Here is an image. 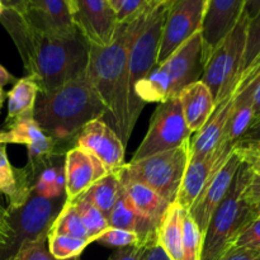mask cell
Here are the masks:
<instances>
[{"mask_svg": "<svg viewBox=\"0 0 260 260\" xmlns=\"http://www.w3.org/2000/svg\"><path fill=\"white\" fill-rule=\"evenodd\" d=\"M66 2H68L69 8H70V12H71V10H73V0H66Z\"/></svg>", "mask_w": 260, "mask_h": 260, "instance_id": "816d5d0a", "label": "cell"}, {"mask_svg": "<svg viewBox=\"0 0 260 260\" xmlns=\"http://www.w3.org/2000/svg\"><path fill=\"white\" fill-rule=\"evenodd\" d=\"M235 146L220 144L213 154L202 159H189L175 201L182 210H190L213 173L228 159Z\"/></svg>", "mask_w": 260, "mask_h": 260, "instance_id": "e0dca14e", "label": "cell"}, {"mask_svg": "<svg viewBox=\"0 0 260 260\" xmlns=\"http://www.w3.org/2000/svg\"><path fill=\"white\" fill-rule=\"evenodd\" d=\"M40 93L37 83L30 76L18 79L10 89L8 96V116L5 124L12 123L20 117L33 114L36 101Z\"/></svg>", "mask_w": 260, "mask_h": 260, "instance_id": "484cf974", "label": "cell"}, {"mask_svg": "<svg viewBox=\"0 0 260 260\" xmlns=\"http://www.w3.org/2000/svg\"><path fill=\"white\" fill-rule=\"evenodd\" d=\"M146 14L134 22L118 24L116 36L108 46L89 45L86 75L106 109L103 121L113 128L124 145L139 119L129 84V45Z\"/></svg>", "mask_w": 260, "mask_h": 260, "instance_id": "7a4b0ae2", "label": "cell"}, {"mask_svg": "<svg viewBox=\"0 0 260 260\" xmlns=\"http://www.w3.org/2000/svg\"><path fill=\"white\" fill-rule=\"evenodd\" d=\"M121 183L122 189L128 197L135 211L145 220L150 221L159 228L162 216L169 207V203L160 197L154 189L142 183L123 179L122 177Z\"/></svg>", "mask_w": 260, "mask_h": 260, "instance_id": "603a6c76", "label": "cell"}, {"mask_svg": "<svg viewBox=\"0 0 260 260\" xmlns=\"http://www.w3.org/2000/svg\"><path fill=\"white\" fill-rule=\"evenodd\" d=\"M33 177L27 165L14 168L7 154V145H0V201L7 200V210L13 211L24 205L32 194Z\"/></svg>", "mask_w": 260, "mask_h": 260, "instance_id": "ffe728a7", "label": "cell"}, {"mask_svg": "<svg viewBox=\"0 0 260 260\" xmlns=\"http://www.w3.org/2000/svg\"><path fill=\"white\" fill-rule=\"evenodd\" d=\"M90 244L91 241L86 240V239L73 238V236L60 235V234L55 233L47 234L48 250L56 260H65L80 256L86 246L90 245Z\"/></svg>", "mask_w": 260, "mask_h": 260, "instance_id": "f546056e", "label": "cell"}, {"mask_svg": "<svg viewBox=\"0 0 260 260\" xmlns=\"http://www.w3.org/2000/svg\"><path fill=\"white\" fill-rule=\"evenodd\" d=\"M17 80L18 79L15 78L14 75H12V74L4 68V66L0 65V86H2V88L3 86L8 85V84L15 83Z\"/></svg>", "mask_w": 260, "mask_h": 260, "instance_id": "bcb514c9", "label": "cell"}, {"mask_svg": "<svg viewBox=\"0 0 260 260\" xmlns=\"http://www.w3.org/2000/svg\"><path fill=\"white\" fill-rule=\"evenodd\" d=\"M121 168H119V169L107 173L83 196L108 218L121 194Z\"/></svg>", "mask_w": 260, "mask_h": 260, "instance_id": "4316f807", "label": "cell"}, {"mask_svg": "<svg viewBox=\"0 0 260 260\" xmlns=\"http://www.w3.org/2000/svg\"><path fill=\"white\" fill-rule=\"evenodd\" d=\"M73 203L75 205L76 211H78L79 216H80L81 221H83L84 226L88 231L89 238L93 243H95L96 239L109 229L108 218L84 196L76 198Z\"/></svg>", "mask_w": 260, "mask_h": 260, "instance_id": "f1b7e54d", "label": "cell"}, {"mask_svg": "<svg viewBox=\"0 0 260 260\" xmlns=\"http://www.w3.org/2000/svg\"><path fill=\"white\" fill-rule=\"evenodd\" d=\"M235 96L229 95L220 103L216 104V108L205 126L190 137V154L189 159H202L213 154L220 145L225 131L226 123L233 112Z\"/></svg>", "mask_w": 260, "mask_h": 260, "instance_id": "44dd1931", "label": "cell"}, {"mask_svg": "<svg viewBox=\"0 0 260 260\" xmlns=\"http://www.w3.org/2000/svg\"><path fill=\"white\" fill-rule=\"evenodd\" d=\"M169 8L156 5L144 17L139 29L135 33L128 51V71L135 112L140 117L144 107L135 99L134 88L157 65L162 28Z\"/></svg>", "mask_w": 260, "mask_h": 260, "instance_id": "ba28073f", "label": "cell"}, {"mask_svg": "<svg viewBox=\"0 0 260 260\" xmlns=\"http://www.w3.org/2000/svg\"><path fill=\"white\" fill-rule=\"evenodd\" d=\"M183 215L177 202L169 205L157 229V244L170 260H183Z\"/></svg>", "mask_w": 260, "mask_h": 260, "instance_id": "cb8c5ba5", "label": "cell"}, {"mask_svg": "<svg viewBox=\"0 0 260 260\" xmlns=\"http://www.w3.org/2000/svg\"><path fill=\"white\" fill-rule=\"evenodd\" d=\"M73 147L94 155L103 162L108 172L123 167L126 145L103 119L88 122L74 139Z\"/></svg>", "mask_w": 260, "mask_h": 260, "instance_id": "5bb4252c", "label": "cell"}, {"mask_svg": "<svg viewBox=\"0 0 260 260\" xmlns=\"http://www.w3.org/2000/svg\"><path fill=\"white\" fill-rule=\"evenodd\" d=\"M8 260H56L48 250L47 236L24 243Z\"/></svg>", "mask_w": 260, "mask_h": 260, "instance_id": "836d02e7", "label": "cell"}, {"mask_svg": "<svg viewBox=\"0 0 260 260\" xmlns=\"http://www.w3.org/2000/svg\"><path fill=\"white\" fill-rule=\"evenodd\" d=\"M184 121L190 134L200 131L216 108V102L208 86L202 80L194 81L177 95Z\"/></svg>", "mask_w": 260, "mask_h": 260, "instance_id": "7402d4cb", "label": "cell"}, {"mask_svg": "<svg viewBox=\"0 0 260 260\" xmlns=\"http://www.w3.org/2000/svg\"><path fill=\"white\" fill-rule=\"evenodd\" d=\"M254 211H255L256 217H260V203H259V205L254 206Z\"/></svg>", "mask_w": 260, "mask_h": 260, "instance_id": "f907efd6", "label": "cell"}, {"mask_svg": "<svg viewBox=\"0 0 260 260\" xmlns=\"http://www.w3.org/2000/svg\"><path fill=\"white\" fill-rule=\"evenodd\" d=\"M192 134L184 121L182 107L178 98L159 103L150 119L149 129L131 161L168 151L190 139Z\"/></svg>", "mask_w": 260, "mask_h": 260, "instance_id": "9c48e42d", "label": "cell"}, {"mask_svg": "<svg viewBox=\"0 0 260 260\" xmlns=\"http://www.w3.org/2000/svg\"><path fill=\"white\" fill-rule=\"evenodd\" d=\"M190 139L168 151L126 162L121 168V177L140 182L154 189L169 205L177 201L178 192L189 161Z\"/></svg>", "mask_w": 260, "mask_h": 260, "instance_id": "5b68a950", "label": "cell"}, {"mask_svg": "<svg viewBox=\"0 0 260 260\" xmlns=\"http://www.w3.org/2000/svg\"><path fill=\"white\" fill-rule=\"evenodd\" d=\"M218 260H260V250L230 248Z\"/></svg>", "mask_w": 260, "mask_h": 260, "instance_id": "f35d334b", "label": "cell"}, {"mask_svg": "<svg viewBox=\"0 0 260 260\" xmlns=\"http://www.w3.org/2000/svg\"><path fill=\"white\" fill-rule=\"evenodd\" d=\"M3 10H4V5H3L2 0H0V17H2V14H3Z\"/></svg>", "mask_w": 260, "mask_h": 260, "instance_id": "f5cc1de1", "label": "cell"}, {"mask_svg": "<svg viewBox=\"0 0 260 260\" xmlns=\"http://www.w3.org/2000/svg\"><path fill=\"white\" fill-rule=\"evenodd\" d=\"M4 9H14L18 12H24L27 0H2Z\"/></svg>", "mask_w": 260, "mask_h": 260, "instance_id": "f6af8a7d", "label": "cell"}, {"mask_svg": "<svg viewBox=\"0 0 260 260\" xmlns=\"http://www.w3.org/2000/svg\"><path fill=\"white\" fill-rule=\"evenodd\" d=\"M243 161V154H241L240 149L235 146L228 159L213 173L206 187L201 192L200 197L197 198L194 205L188 211L190 217L193 218L196 225L200 229L202 236H205L206 231H207L216 208L218 207V205L222 202L225 196L228 194L236 172H238L239 167Z\"/></svg>", "mask_w": 260, "mask_h": 260, "instance_id": "7c38bea8", "label": "cell"}, {"mask_svg": "<svg viewBox=\"0 0 260 260\" xmlns=\"http://www.w3.org/2000/svg\"><path fill=\"white\" fill-rule=\"evenodd\" d=\"M177 0H156V5H164V7L169 8L170 5H173Z\"/></svg>", "mask_w": 260, "mask_h": 260, "instance_id": "7dc6e473", "label": "cell"}, {"mask_svg": "<svg viewBox=\"0 0 260 260\" xmlns=\"http://www.w3.org/2000/svg\"><path fill=\"white\" fill-rule=\"evenodd\" d=\"M122 2H123V0H111V4H112V7H113V9L116 10V13H117V10H118V8L121 7Z\"/></svg>", "mask_w": 260, "mask_h": 260, "instance_id": "c3c4849f", "label": "cell"}, {"mask_svg": "<svg viewBox=\"0 0 260 260\" xmlns=\"http://www.w3.org/2000/svg\"><path fill=\"white\" fill-rule=\"evenodd\" d=\"M243 154L244 161L249 165L253 174L260 175V147H248L236 145Z\"/></svg>", "mask_w": 260, "mask_h": 260, "instance_id": "74e56055", "label": "cell"}, {"mask_svg": "<svg viewBox=\"0 0 260 260\" xmlns=\"http://www.w3.org/2000/svg\"><path fill=\"white\" fill-rule=\"evenodd\" d=\"M205 0H177L168 9L162 28L157 63L167 60L178 47L201 30Z\"/></svg>", "mask_w": 260, "mask_h": 260, "instance_id": "8fae6325", "label": "cell"}, {"mask_svg": "<svg viewBox=\"0 0 260 260\" xmlns=\"http://www.w3.org/2000/svg\"><path fill=\"white\" fill-rule=\"evenodd\" d=\"M36 28L53 36H74L79 33L66 0H27L20 12Z\"/></svg>", "mask_w": 260, "mask_h": 260, "instance_id": "d6986e66", "label": "cell"}, {"mask_svg": "<svg viewBox=\"0 0 260 260\" xmlns=\"http://www.w3.org/2000/svg\"><path fill=\"white\" fill-rule=\"evenodd\" d=\"M236 145L248 147H260V117L253 122L250 128L245 132Z\"/></svg>", "mask_w": 260, "mask_h": 260, "instance_id": "60d3db41", "label": "cell"}, {"mask_svg": "<svg viewBox=\"0 0 260 260\" xmlns=\"http://www.w3.org/2000/svg\"><path fill=\"white\" fill-rule=\"evenodd\" d=\"M65 260H80V256H75V258H70V259H65Z\"/></svg>", "mask_w": 260, "mask_h": 260, "instance_id": "db71d44e", "label": "cell"}, {"mask_svg": "<svg viewBox=\"0 0 260 260\" xmlns=\"http://www.w3.org/2000/svg\"><path fill=\"white\" fill-rule=\"evenodd\" d=\"M95 243L101 245L107 246V248H128V246H144L139 235L134 231L122 230V229L109 228L108 230L104 231Z\"/></svg>", "mask_w": 260, "mask_h": 260, "instance_id": "d6a6232c", "label": "cell"}, {"mask_svg": "<svg viewBox=\"0 0 260 260\" xmlns=\"http://www.w3.org/2000/svg\"><path fill=\"white\" fill-rule=\"evenodd\" d=\"M260 12V0H246L245 4V14L249 19L255 17Z\"/></svg>", "mask_w": 260, "mask_h": 260, "instance_id": "ee69618b", "label": "cell"}, {"mask_svg": "<svg viewBox=\"0 0 260 260\" xmlns=\"http://www.w3.org/2000/svg\"><path fill=\"white\" fill-rule=\"evenodd\" d=\"M141 260H170V259L156 241V243L147 246Z\"/></svg>", "mask_w": 260, "mask_h": 260, "instance_id": "7bdbcfd3", "label": "cell"}, {"mask_svg": "<svg viewBox=\"0 0 260 260\" xmlns=\"http://www.w3.org/2000/svg\"><path fill=\"white\" fill-rule=\"evenodd\" d=\"M203 236L193 218L184 211L183 215V260H201Z\"/></svg>", "mask_w": 260, "mask_h": 260, "instance_id": "4dcf8cb0", "label": "cell"}, {"mask_svg": "<svg viewBox=\"0 0 260 260\" xmlns=\"http://www.w3.org/2000/svg\"><path fill=\"white\" fill-rule=\"evenodd\" d=\"M104 113L85 71L50 93H38L33 118L46 135L69 150L79 131L88 122L103 119Z\"/></svg>", "mask_w": 260, "mask_h": 260, "instance_id": "3957f363", "label": "cell"}, {"mask_svg": "<svg viewBox=\"0 0 260 260\" xmlns=\"http://www.w3.org/2000/svg\"><path fill=\"white\" fill-rule=\"evenodd\" d=\"M65 196L68 202H74L89 188L108 173L103 162L94 155L71 147L66 151L65 160Z\"/></svg>", "mask_w": 260, "mask_h": 260, "instance_id": "ac0fdd59", "label": "cell"}, {"mask_svg": "<svg viewBox=\"0 0 260 260\" xmlns=\"http://www.w3.org/2000/svg\"><path fill=\"white\" fill-rule=\"evenodd\" d=\"M208 4V0H205V10H206V7H207Z\"/></svg>", "mask_w": 260, "mask_h": 260, "instance_id": "11a10c76", "label": "cell"}, {"mask_svg": "<svg viewBox=\"0 0 260 260\" xmlns=\"http://www.w3.org/2000/svg\"><path fill=\"white\" fill-rule=\"evenodd\" d=\"M4 99H5V93L3 90V88L0 86V109L3 108V104H4Z\"/></svg>", "mask_w": 260, "mask_h": 260, "instance_id": "681fc988", "label": "cell"}, {"mask_svg": "<svg viewBox=\"0 0 260 260\" xmlns=\"http://www.w3.org/2000/svg\"><path fill=\"white\" fill-rule=\"evenodd\" d=\"M249 18L244 13L235 27L221 41L206 61L201 80L208 86L216 104L234 93L246 42Z\"/></svg>", "mask_w": 260, "mask_h": 260, "instance_id": "8992f818", "label": "cell"}, {"mask_svg": "<svg viewBox=\"0 0 260 260\" xmlns=\"http://www.w3.org/2000/svg\"><path fill=\"white\" fill-rule=\"evenodd\" d=\"M24 145L28 152L27 168L32 177L36 172L57 156H65L68 150L46 135L33 118V114L20 117L0 129V145Z\"/></svg>", "mask_w": 260, "mask_h": 260, "instance_id": "30bf717a", "label": "cell"}, {"mask_svg": "<svg viewBox=\"0 0 260 260\" xmlns=\"http://www.w3.org/2000/svg\"><path fill=\"white\" fill-rule=\"evenodd\" d=\"M65 156H57L38 169L33 177L32 193L50 200L65 198Z\"/></svg>", "mask_w": 260, "mask_h": 260, "instance_id": "d4e9b609", "label": "cell"}, {"mask_svg": "<svg viewBox=\"0 0 260 260\" xmlns=\"http://www.w3.org/2000/svg\"><path fill=\"white\" fill-rule=\"evenodd\" d=\"M48 233H55L60 234V235H68L73 236V238L90 240L88 231H86L85 226H84L83 221H81L80 216H79L78 211H76L75 205L73 202H68V201H65L60 213L57 215L56 220L53 221Z\"/></svg>", "mask_w": 260, "mask_h": 260, "instance_id": "83f0119b", "label": "cell"}, {"mask_svg": "<svg viewBox=\"0 0 260 260\" xmlns=\"http://www.w3.org/2000/svg\"><path fill=\"white\" fill-rule=\"evenodd\" d=\"M65 201V198L50 200L32 193L24 205L8 211L12 240L5 250L0 251V260L9 259L24 243L47 236Z\"/></svg>", "mask_w": 260, "mask_h": 260, "instance_id": "52a82bcc", "label": "cell"}, {"mask_svg": "<svg viewBox=\"0 0 260 260\" xmlns=\"http://www.w3.org/2000/svg\"><path fill=\"white\" fill-rule=\"evenodd\" d=\"M260 56V12L254 18L249 19L246 29V42L244 50L243 61H241L239 79L244 73L253 65L254 61ZM238 79V81H239ZM238 84V83H236Z\"/></svg>", "mask_w": 260, "mask_h": 260, "instance_id": "1f68e13d", "label": "cell"}, {"mask_svg": "<svg viewBox=\"0 0 260 260\" xmlns=\"http://www.w3.org/2000/svg\"><path fill=\"white\" fill-rule=\"evenodd\" d=\"M0 22L14 42L27 75L40 93H50L83 75L88 66L89 43L81 33L53 36L36 28L14 9H4Z\"/></svg>", "mask_w": 260, "mask_h": 260, "instance_id": "6da1fadb", "label": "cell"}, {"mask_svg": "<svg viewBox=\"0 0 260 260\" xmlns=\"http://www.w3.org/2000/svg\"><path fill=\"white\" fill-rule=\"evenodd\" d=\"M147 246H128L114 251L108 260H141Z\"/></svg>", "mask_w": 260, "mask_h": 260, "instance_id": "ab89813d", "label": "cell"}, {"mask_svg": "<svg viewBox=\"0 0 260 260\" xmlns=\"http://www.w3.org/2000/svg\"><path fill=\"white\" fill-rule=\"evenodd\" d=\"M71 15L89 45L104 47L113 41L118 22L111 0H73Z\"/></svg>", "mask_w": 260, "mask_h": 260, "instance_id": "4fadbf2b", "label": "cell"}, {"mask_svg": "<svg viewBox=\"0 0 260 260\" xmlns=\"http://www.w3.org/2000/svg\"><path fill=\"white\" fill-rule=\"evenodd\" d=\"M245 4L246 0H208L201 27L205 65L212 51L243 17Z\"/></svg>", "mask_w": 260, "mask_h": 260, "instance_id": "2e32d148", "label": "cell"}, {"mask_svg": "<svg viewBox=\"0 0 260 260\" xmlns=\"http://www.w3.org/2000/svg\"><path fill=\"white\" fill-rule=\"evenodd\" d=\"M154 7H156V0H123L116 13L117 22L118 24L134 22Z\"/></svg>", "mask_w": 260, "mask_h": 260, "instance_id": "e575fe53", "label": "cell"}, {"mask_svg": "<svg viewBox=\"0 0 260 260\" xmlns=\"http://www.w3.org/2000/svg\"><path fill=\"white\" fill-rule=\"evenodd\" d=\"M231 248H245L260 250V217L254 218L236 236Z\"/></svg>", "mask_w": 260, "mask_h": 260, "instance_id": "d590c367", "label": "cell"}, {"mask_svg": "<svg viewBox=\"0 0 260 260\" xmlns=\"http://www.w3.org/2000/svg\"><path fill=\"white\" fill-rule=\"evenodd\" d=\"M169 79L174 98L182 89L202 79L205 70L203 43L201 30L185 41L169 57L157 63Z\"/></svg>", "mask_w": 260, "mask_h": 260, "instance_id": "9a60e30c", "label": "cell"}, {"mask_svg": "<svg viewBox=\"0 0 260 260\" xmlns=\"http://www.w3.org/2000/svg\"><path fill=\"white\" fill-rule=\"evenodd\" d=\"M244 200L251 206L260 203V175L253 174L250 182L244 190Z\"/></svg>", "mask_w": 260, "mask_h": 260, "instance_id": "b9f144b4", "label": "cell"}, {"mask_svg": "<svg viewBox=\"0 0 260 260\" xmlns=\"http://www.w3.org/2000/svg\"><path fill=\"white\" fill-rule=\"evenodd\" d=\"M12 240V228L9 223V212L7 206L0 201V251L5 250Z\"/></svg>", "mask_w": 260, "mask_h": 260, "instance_id": "8d00e7d4", "label": "cell"}, {"mask_svg": "<svg viewBox=\"0 0 260 260\" xmlns=\"http://www.w3.org/2000/svg\"><path fill=\"white\" fill-rule=\"evenodd\" d=\"M253 177L246 161L241 162L228 194L218 205L203 236L201 260H218L233 245L236 236L256 218L254 206L244 200V190Z\"/></svg>", "mask_w": 260, "mask_h": 260, "instance_id": "277c9868", "label": "cell"}]
</instances>
